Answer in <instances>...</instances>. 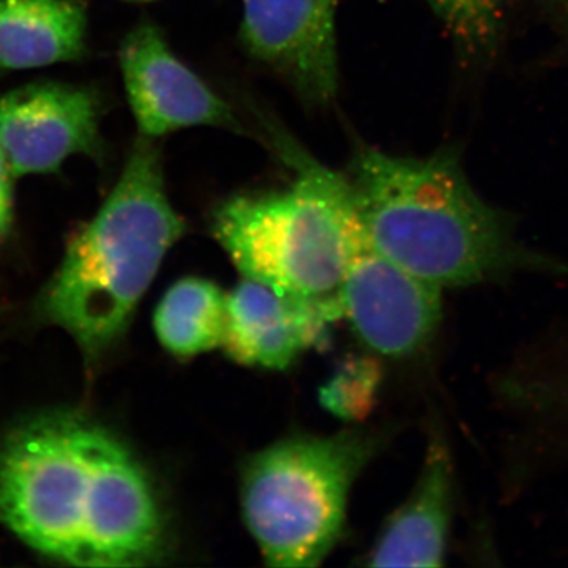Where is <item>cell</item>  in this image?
<instances>
[{"label":"cell","instance_id":"obj_7","mask_svg":"<svg viewBox=\"0 0 568 568\" xmlns=\"http://www.w3.org/2000/svg\"><path fill=\"white\" fill-rule=\"evenodd\" d=\"M119 63L141 136L156 140L192 126L246 134L230 104L174 54L152 22H142L123 39Z\"/></svg>","mask_w":568,"mask_h":568},{"label":"cell","instance_id":"obj_11","mask_svg":"<svg viewBox=\"0 0 568 568\" xmlns=\"http://www.w3.org/2000/svg\"><path fill=\"white\" fill-rule=\"evenodd\" d=\"M455 506V467L443 439H433L413 493L387 519L368 555L372 567H440Z\"/></svg>","mask_w":568,"mask_h":568},{"label":"cell","instance_id":"obj_18","mask_svg":"<svg viewBox=\"0 0 568 568\" xmlns=\"http://www.w3.org/2000/svg\"><path fill=\"white\" fill-rule=\"evenodd\" d=\"M130 2H152V0H130Z\"/></svg>","mask_w":568,"mask_h":568},{"label":"cell","instance_id":"obj_10","mask_svg":"<svg viewBox=\"0 0 568 568\" xmlns=\"http://www.w3.org/2000/svg\"><path fill=\"white\" fill-rule=\"evenodd\" d=\"M334 323L321 306L242 276L226 294L222 347L235 364L280 372L306 351L325 345Z\"/></svg>","mask_w":568,"mask_h":568},{"label":"cell","instance_id":"obj_1","mask_svg":"<svg viewBox=\"0 0 568 568\" xmlns=\"http://www.w3.org/2000/svg\"><path fill=\"white\" fill-rule=\"evenodd\" d=\"M0 523L67 566H148L164 545L144 467L110 429L77 413L32 418L0 443Z\"/></svg>","mask_w":568,"mask_h":568},{"label":"cell","instance_id":"obj_14","mask_svg":"<svg viewBox=\"0 0 568 568\" xmlns=\"http://www.w3.org/2000/svg\"><path fill=\"white\" fill-rule=\"evenodd\" d=\"M455 51L467 63H488L506 31V0H426Z\"/></svg>","mask_w":568,"mask_h":568},{"label":"cell","instance_id":"obj_17","mask_svg":"<svg viewBox=\"0 0 568 568\" xmlns=\"http://www.w3.org/2000/svg\"><path fill=\"white\" fill-rule=\"evenodd\" d=\"M549 14L555 18L556 24L568 36V0H555L549 7Z\"/></svg>","mask_w":568,"mask_h":568},{"label":"cell","instance_id":"obj_9","mask_svg":"<svg viewBox=\"0 0 568 568\" xmlns=\"http://www.w3.org/2000/svg\"><path fill=\"white\" fill-rule=\"evenodd\" d=\"M338 0H244L241 41L313 106L338 91L335 17Z\"/></svg>","mask_w":568,"mask_h":568},{"label":"cell","instance_id":"obj_12","mask_svg":"<svg viewBox=\"0 0 568 568\" xmlns=\"http://www.w3.org/2000/svg\"><path fill=\"white\" fill-rule=\"evenodd\" d=\"M88 26L81 0H0V70L80 61Z\"/></svg>","mask_w":568,"mask_h":568},{"label":"cell","instance_id":"obj_3","mask_svg":"<svg viewBox=\"0 0 568 568\" xmlns=\"http://www.w3.org/2000/svg\"><path fill=\"white\" fill-rule=\"evenodd\" d=\"M133 142L118 182L91 222L74 231L61 267L40 298V315L63 328L88 361L129 328L164 256L186 231L164 185L162 152Z\"/></svg>","mask_w":568,"mask_h":568},{"label":"cell","instance_id":"obj_16","mask_svg":"<svg viewBox=\"0 0 568 568\" xmlns=\"http://www.w3.org/2000/svg\"><path fill=\"white\" fill-rule=\"evenodd\" d=\"M9 166H7L6 156L0 149V235L10 230L11 215H13V186H11Z\"/></svg>","mask_w":568,"mask_h":568},{"label":"cell","instance_id":"obj_15","mask_svg":"<svg viewBox=\"0 0 568 568\" xmlns=\"http://www.w3.org/2000/svg\"><path fill=\"white\" fill-rule=\"evenodd\" d=\"M381 381L383 369L375 357H347L321 388V405L342 420H365L376 406Z\"/></svg>","mask_w":568,"mask_h":568},{"label":"cell","instance_id":"obj_5","mask_svg":"<svg viewBox=\"0 0 568 568\" xmlns=\"http://www.w3.org/2000/svg\"><path fill=\"white\" fill-rule=\"evenodd\" d=\"M373 455L361 433L295 436L254 454L242 470L246 529L272 567H316L338 544L355 478Z\"/></svg>","mask_w":568,"mask_h":568},{"label":"cell","instance_id":"obj_4","mask_svg":"<svg viewBox=\"0 0 568 568\" xmlns=\"http://www.w3.org/2000/svg\"><path fill=\"white\" fill-rule=\"evenodd\" d=\"M268 140L294 171L293 183L239 193L216 205L212 234L235 268L342 320V284L355 220L345 174L317 162L291 134L263 115Z\"/></svg>","mask_w":568,"mask_h":568},{"label":"cell","instance_id":"obj_8","mask_svg":"<svg viewBox=\"0 0 568 568\" xmlns=\"http://www.w3.org/2000/svg\"><path fill=\"white\" fill-rule=\"evenodd\" d=\"M0 149L13 178L50 174L100 151V100L67 82H32L0 97Z\"/></svg>","mask_w":568,"mask_h":568},{"label":"cell","instance_id":"obj_2","mask_svg":"<svg viewBox=\"0 0 568 568\" xmlns=\"http://www.w3.org/2000/svg\"><path fill=\"white\" fill-rule=\"evenodd\" d=\"M345 175L377 252L443 291L568 275L566 263L526 244L514 216L477 193L455 148L422 159L365 149Z\"/></svg>","mask_w":568,"mask_h":568},{"label":"cell","instance_id":"obj_13","mask_svg":"<svg viewBox=\"0 0 568 568\" xmlns=\"http://www.w3.org/2000/svg\"><path fill=\"white\" fill-rule=\"evenodd\" d=\"M153 328L160 345L175 357L190 358L222 347L226 294L209 280H179L156 306Z\"/></svg>","mask_w":568,"mask_h":568},{"label":"cell","instance_id":"obj_6","mask_svg":"<svg viewBox=\"0 0 568 568\" xmlns=\"http://www.w3.org/2000/svg\"><path fill=\"white\" fill-rule=\"evenodd\" d=\"M339 302L357 338L384 357L420 353L443 321V290L377 252L357 213Z\"/></svg>","mask_w":568,"mask_h":568}]
</instances>
